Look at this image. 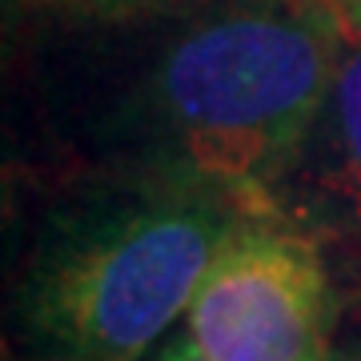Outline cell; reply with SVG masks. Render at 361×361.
Returning <instances> with one entry per match:
<instances>
[{
	"label": "cell",
	"mask_w": 361,
	"mask_h": 361,
	"mask_svg": "<svg viewBox=\"0 0 361 361\" xmlns=\"http://www.w3.org/2000/svg\"><path fill=\"white\" fill-rule=\"evenodd\" d=\"M345 40L329 0H241L189 25L145 89L161 173L277 213V185L305 157Z\"/></svg>",
	"instance_id": "cell-1"
},
{
	"label": "cell",
	"mask_w": 361,
	"mask_h": 361,
	"mask_svg": "<svg viewBox=\"0 0 361 361\" xmlns=\"http://www.w3.org/2000/svg\"><path fill=\"white\" fill-rule=\"evenodd\" d=\"M245 217L237 197L161 169L73 205L25 269V345L40 361H149Z\"/></svg>",
	"instance_id": "cell-2"
},
{
	"label": "cell",
	"mask_w": 361,
	"mask_h": 361,
	"mask_svg": "<svg viewBox=\"0 0 361 361\" xmlns=\"http://www.w3.org/2000/svg\"><path fill=\"white\" fill-rule=\"evenodd\" d=\"M185 325L205 361H341L322 249L277 213H249L225 237Z\"/></svg>",
	"instance_id": "cell-3"
},
{
	"label": "cell",
	"mask_w": 361,
	"mask_h": 361,
	"mask_svg": "<svg viewBox=\"0 0 361 361\" xmlns=\"http://www.w3.org/2000/svg\"><path fill=\"white\" fill-rule=\"evenodd\" d=\"M310 145H317L325 193L361 217V32H349Z\"/></svg>",
	"instance_id": "cell-4"
},
{
	"label": "cell",
	"mask_w": 361,
	"mask_h": 361,
	"mask_svg": "<svg viewBox=\"0 0 361 361\" xmlns=\"http://www.w3.org/2000/svg\"><path fill=\"white\" fill-rule=\"evenodd\" d=\"M13 4H37V8H77V13H121V8H149L165 0H13Z\"/></svg>",
	"instance_id": "cell-5"
},
{
	"label": "cell",
	"mask_w": 361,
	"mask_h": 361,
	"mask_svg": "<svg viewBox=\"0 0 361 361\" xmlns=\"http://www.w3.org/2000/svg\"><path fill=\"white\" fill-rule=\"evenodd\" d=\"M149 361H205V357H201V353H197L185 337H180V341H165V345L157 349Z\"/></svg>",
	"instance_id": "cell-6"
},
{
	"label": "cell",
	"mask_w": 361,
	"mask_h": 361,
	"mask_svg": "<svg viewBox=\"0 0 361 361\" xmlns=\"http://www.w3.org/2000/svg\"><path fill=\"white\" fill-rule=\"evenodd\" d=\"M337 8V16L345 20L349 32H361V0H329Z\"/></svg>",
	"instance_id": "cell-7"
},
{
	"label": "cell",
	"mask_w": 361,
	"mask_h": 361,
	"mask_svg": "<svg viewBox=\"0 0 361 361\" xmlns=\"http://www.w3.org/2000/svg\"><path fill=\"white\" fill-rule=\"evenodd\" d=\"M341 361H361V313H357V341L349 349V357H341Z\"/></svg>",
	"instance_id": "cell-8"
}]
</instances>
